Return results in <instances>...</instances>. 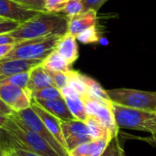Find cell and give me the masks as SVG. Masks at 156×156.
Listing matches in <instances>:
<instances>
[{"label":"cell","instance_id":"obj_16","mask_svg":"<svg viewBox=\"0 0 156 156\" xmlns=\"http://www.w3.org/2000/svg\"><path fill=\"white\" fill-rule=\"evenodd\" d=\"M111 139V136H106L82 144L70 151L69 154V156H101Z\"/></svg>","mask_w":156,"mask_h":156},{"label":"cell","instance_id":"obj_13","mask_svg":"<svg viewBox=\"0 0 156 156\" xmlns=\"http://www.w3.org/2000/svg\"><path fill=\"white\" fill-rule=\"evenodd\" d=\"M31 100L34 101L39 107H41L61 122H69L71 120H75L63 98L55 100Z\"/></svg>","mask_w":156,"mask_h":156},{"label":"cell","instance_id":"obj_36","mask_svg":"<svg viewBox=\"0 0 156 156\" xmlns=\"http://www.w3.org/2000/svg\"><path fill=\"white\" fill-rule=\"evenodd\" d=\"M14 45H0V60L3 59L12 50Z\"/></svg>","mask_w":156,"mask_h":156},{"label":"cell","instance_id":"obj_11","mask_svg":"<svg viewBox=\"0 0 156 156\" xmlns=\"http://www.w3.org/2000/svg\"><path fill=\"white\" fill-rule=\"evenodd\" d=\"M60 92L73 117L78 121L85 122L89 116L82 98L80 96V94L69 86H66L61 89Z\"/></svg>","mask_w":156,"mask_h":156},{"label":"cell","instance_id":"obj_21","mask_svg":"<svg viewBox=\"0 0 156 156\" xmlns=\"http://www.w3.org/2000/svg\"><path fill=\"white\" fill-rule=\"evenodd\" d=\"M84 122L88 126L89 133H90V135L92 140H98V139H101V138H103L106 136L112 137L109 131L96 119H94L92 117H88V119Z\"/></svg>","mask_w":156,"mask_h":156},{"label":"cell","instance_id":"obj_7","mask_svg":"<svg viewBox=\"0 0 156 156\" xmlns=\"http://www.w3.org/2000/svg\"><path fill=\"white\" fill-rule=\"evenodd\" d=\"M61 130L66 149L69 153L77 146L92 141L88 126L84 122L76 119L69 122H61Z\"/></svg>","mask_w":156,"mask_h":156},{"label":"cell","instance_id":"obj_4","mask_svg":"<svg viewBox=\"0 0 156 156\" xmlns=\"http://www.w3.org/2000/svg\"><path fill=\"white\" fill-rule=\"evenodd\" d=\"M112 103L138 110L156 112V91L133 89H114L107 90Z\"/></svg>","mask_w":156,"mask_h":156},{"label":"cell","instance_id":"obj_15","mask_svg":"<svg viewBox=\"0 0 156 156\" xmlns=\"http://www.w3.org/2000/svg\"><path fill=\"white\" fill-rule=\"evenodd\" d=\"M55 50L69 64L72 65L79 58V47L76 37L66 33L57 42Z\"/></svg>","mask_w":156,"mask_h":156},{"label":"cell","instance_id":"obj_5","mask_svg":"<svg viewBox=\"0 0 156 156\" xmlns=\"http://www.w3.org/2000/svg\"><path fill=\"white\" fill-rule=\"evenodd\" d=\"M82 101L89 117H92L100 122L109 131L112 138L119 135L120 129L115 122L112 101H102L89 95L82 97Z\"/></svg>","mask_w":156,"mask_h":156},{"label":"cell","instance_id":"obj_18","mask_svg":"<svg viewBox=\"0 0 156 156\" xmlns=\"http://www.w3.org/2000/svg\"><path fill=\"white\" fill-rule=\"evenodd\" d=\"M41 66L49 71L68 73L71 70L69 65L56 50H53L41 63Z\"/></svg>","mask_w":156,"mask_h":156},{"label":"cell","instance_id":"obj_23","mask_svg":"<svg viewBox=\"0 0 156 156\" xmlns=\"http://www.w3.org/2000/svg\"><path fill=\"white\" fill-rule=\"evenodd\" d=\"M77 40L82 44H93L98 43L100 41L101 36L99 30L97 28V25L92 26L86 30L82 31L76 37Z\"/></svg>","mask_w":156,"mask_h":156},{"label":"cell","instance_id":"obj_24","mask_svg":"<svg viewBox=\"0 0 156 156\" xmlns=\"http://www.w3.org/2000/svg\"><path fill=\"white\" fill-rule=\"evenodd\" d=\"M29 80V71L28 72H22L18 73L10 77H7L0 81V84H10L14 85L25 90H27V83Z\"/></svg>","mask_w":156,"mask_h":156},{"label":"cell","instance_id":"obj_29","mask_svg":"<svg viewBox=\"0 0 156 156\" xmlns=\"http://www.w3.org/2000/svg\"><path fill=\"white\" fill-rule=\"evenodd\" d=\"M71 0H46V11L48 13H61Z\"/></svg>","mask_w":156,"mask_h":156},{"label":"cell","instance_id":"obj_19","mask_svg":"<svg viewBox=\"0 0 156 156\" xmlns=\"http://www.w3.org/2000/svg\"><path fill=\"white\" fill-rule=\"evenodd\" d=\"M67 74L69 78L68 86H69L77 93H79L81 98L84 96H87L88 87L84 79V74H81L80 72L73 70V69L69 70Z\"/></svg>","mask_w":156,"mask_h":156},{"label":"cell","instance_id":"obj_20","mask_svg":"<svg viewBox=\"0 0 156 156\" xmlns=\"http://www.w3.org/2000/svg\"><path fill=\"white\" fill-rule=\"evenodd\" d=\"M84 79L88 87V95L96 99H100L102 101H111L110 98L108 96L107 90H104L101 84L96 81L95 80H93L92 78L84 75Z\"/></svg>","mask_w":156,"mask_h":156},{"label":"cell","instance_id":"obj_40","mask_svg":"<svg viewBox=\"0 0 156 156\" xmlns=\"http://www.w3.org/2000/svg\"><path fill=\"white\" fill-rule=\"evenodd\" d=\"M1 19H2V18H0V20H1Z\"/></svg>","mask_w":156,"mask_h":156},{"label":"cell","instance_id":"obj_38","mask_svg":"<svg viewBox=\"0 0 156 156\" xmlns=\"http://www.w3.org/2000/svg\"><path fill=\"white\" fill-rule=\"evenodd\" d=\"M0 156H8L7 151H5V150L3 149L2 147H0Z\"/></svg>","mask_w":156,"mask_h":156},{"label":"cell","instance_id":"obj_39","mask_svg":"<svg viewBox=\"0 0 156 156\" xmlns=\"http://www.w3.org/2000/svg\"><path fill=\"white\" fill-rule=\"evenodd\" d=\"M7 153H8V156H15V155H14V154H10L9 152H7Z\"/></svg>","mask_w":156,"mask_h":156},{"label":"cell","instance_id":"obj_8","mask_svg":"<svg viewBox=\"0 0 156 156\" xmlns=\"http://www.w3.org/2000/svg\"><path fill=\"white\" fill-rule=\"evenodd\" d=\"M0 99L15 112L31 106L30 92L27 90L10 84H0Z\"/></svg>","mask_w":156,"mask_h":156},{"label":"cell","instance_id":"obj_1","mask_svg":"<svg viewBox=\"0 0 156 156\" xmlns=\"http://www.w3.org/2000/svg\"><path fill=\"white\" fill-rule=\"evenodd\" d=\"M69 17L61 13L40 12L31 19L19 24L10 33L16 42L46 37L63 36L68 33Z\"/></svg>","mask_w":156,"mask_h":156},{"label":"cell","instance_id":"obj_27","mask_svg":"<svg viewBox=\"0 0 156 156\" xmlns=\"http://www.w3.org/2000/svg\"><path fill=\"white\" fill-rule=\"evenodd\" d=\"M18 5L25 8L34 10L37 12H47L46 11V0H13Z\"/></svg>","mask_w":156,"mask_h":156},{"label":"cell","instance_id":"obj_9","mask_svg":"<svg viewBox=\"0 0 156 156\" xmlns=\"http://www.w3.org/2000/svg\"><path fill=\"white\" fill-rule=\"evenodd\" d=\"M40 12L23 7L13 0H0V18L16 21L22 24Z\"/></svg>","mask_w":156,"mask_h":156},{"label":"cell","instance_id":"obj_33","mask_svg":"<svg viewBox=\"0 0 156 156\" xmlns=\"http://www.w3.org/2000/svg\"><path fill=\"white\" fill-rule=\"evenodd\" d=\"M15 112L0 99V115L3 116H11Z\"/></svg>","mask_w":156,"mask_h":156},{"label":"cell","instance_id":"obj_14","mask_svg":"<svg viewBox=\"0 0 156 156\" xmlns=\"http://www.w3.org/2000/svg\"><path fill=\"white\" fill-rule=\"evenodd\" d=\"M98 17L97 12L94 10L84 11L83 13L69 18L68 23V33L77 37L80 33L86 30L87 28L97 25Z\"/></svg>","mask_w":156,"mask_h":156},{"label":"cell","instance_id":"obj_28","mask_svg":"<svg viewBox=\"0 0 156 156\" xmlns=\"http://www.w3.org/2000/svg\"><path fill=\"white\" fill-rule=\"evenodd\" d=\"M48 74L50 75V77L52 79L54 87H56L57 89H58L60 90L64 87L68 86L69 78H68V74L67 73H64V72H55V71H49V70H48Z\"/></svg>","mask_w":156,"mask_h":156},{"label":"cell","instance_id":"obj_25","mask_svg":"<svg viewBox=\"0 0 156 156\" xmlns=\"http://www.w3.org/2000/svg\"><path fill=\"white\" fill-rule=\"evenodd\" d=\"M101 156H125L123 148L119 139V135L111 139Z\"/></svg>","mask_w":156,"mask_h":156},{"label":"cell","instance_id":"obj_32","mask_svg":"<svg viewBox=\"0 0 156 156\" xmlns=\"http://www.w3.org/2000/svg\"><path fill=\"white\" fill-rule=\"evenodd\" d=\"M16 43V39L10 35V33L0 35V45H14Z\"/></svg>","mask_w":156,"mask_h":156},{"label":"cell","instance_id":"obj_30","mask_svg":"<svg viewBox=\"0 0 156 156\" xmlns=\"http://www.w3.org/2000/svg\"><path fill=\"white\" fill-rule=\"evenodd\" d=\"M18 26H19V23H17L16 21L6 20V19H1L0 20V35L11 33Z\"/></svg>","mask_w":156,"mask_h":156},{"label":"cell","instance_id":"obj_31","mask_svg":"<svg viewBox=\"0 0 156 156\" xmlns=\"http://www.w3.org/2000/svg\"><path fill=\"white\" fill-rule=\"evenodd\" d=\"M107 0H82L85 7V11L94 10L96 12L100 10V8L103 5V4Z\"/></svg>","mask_w":156,"mask_h":156},{"label":"cell","instance_id":"obj_17","mask_svg":"<svg viewBox=\"0 0 156 156\" xmlns=\"http://www.w3.org/2000/svg\"><path fill=\"white\" fill-rule=\"evenodd\" d=\"M49 86H54L52 79L48 70L45 69L41 64L36 66L29 71V80L27 87L29 92H33Z\"/></svg>","mask_w":156,"mask_h":156},{"label":"cell","instance_id":"obj_35","mask_svg":"<svg viewBox=\"0 0 156 156\" xmlns=\"http://www.w3.org/2000/svg\"><path fill=\"white\" fill-rule=\"evenodd\" d=\"M7 152H9L10 154H14L15 156H42L26 150H21V149H10Z\"/></svg>","mask_w":156,"mask_h":156},{"label":"cell","instance_id":"obj_6","mask_svg":"<svg viewBox=\"0 0 156 156\" xmlns=\"http://www.w3.org/2000/svg\"><path fill=\"white\" fill-rule=\"evenodd\" d=\"M14 114L24 122L31 131L37 133L41 136L59 156H69L68 151L55 139V137L49 133L47 129L41 119L37 116V114L33 111L31 106L26 110L20 111L18 112H14Z\"/></svg>","mask_w":156,"mask_h":156},{"label":"cell","instance_id":"obj_2","mask_svg":"<svg viewBox=\"0 0 156 156\" xmlns=\"http://www.w3.org/2000/svg\"><path fill=\"white\" fill-rule=\"evenodd\" d=\"M115 122L119 129L156 133V112L133 109L112 103Z\"/></svg>","mask_w":156,"mask_h":156},{"label":"cell","instance_id":"obj_12","mask_svg":"<svg viewBox=\"0 0 156 156\" xmlns=\"http://www.w3.org/2000/svg\"><path fill=\"white\" fill-rule=\"evenodd\" d=\"M31 108L37 114V116L41 119V121L43 122V123L45 124L47 129L49 131V133L66 149V144H65V141H64L62 130H61V121L58 120V118H56L55 116H53L52 114L48 113L47 111H45L41 107H39L32 100H31Z\"/></svg>","mask_w":156,"mask_h":156},{"label":"cell","instance_id":"obj_3","mask_svg":"<svg viewBox=\"0 0 156 156\" xmlns=\"http://www.w3.org/2000/svg\"><path fill=\"white\" fill-rule=\"evenodd\" d=\"M59 37V36H52L16 42L12 50L3 59L43 61L53 50H55Z\"/></svg>","mask_w":156,"mask_h":156},{"label":"cell","instance_id":"obj_34","mask_svg":"<svg viewBox=\"0 0 156 156\" xmlns=\"http://www.w3.org/2000/svg\"><path fill=\"white\" fill-rule=\"evenodd\" d=\"M132 138L140 140L142 142H144V143L150 144L153 147H156V133L155 134H151L150 136H147V137H136V136L134 137V136H132Z\"/></svg>","mask_w":156,"mask_h":156},{"label":"cell","instance_id":"obj_26","mask_svg":"<svg viewBox=\"0 0 156 156\" xmlns=\"http://www.w3.org/2000/svg\"><path fill=\"white\" fill-rule=\"evenodd\" d=\"M84 11H85V7L82 0H71L67 4L65 8L62 10L61 14L65 15L69 18L77 15H80Z\"/></svg>","mask_w":156,"mask_h":156},{"label":"cell","instance_id":"obj_10","mask_svg":"<svg viewBox=\"0 0 156 156\" xmlns=\"http://www.w3.org/2000/svg\"><path fill=\"white\" fill-rule=\"evenodd\" d=\"M42 63L41 60H24V59H1L0 60V81L7 77L28 72L36 66Z\"/></svg>","mask_w":156,"mask_h":156},{"label":"cell","instance_id":"obj_22","mask_svg":"<svg viewBox=\"0 0 156 156\" xmlns=\"http://www.w3.org/2000/svg\"><path fill=\"white\" fill-rule=\"evenodd\" d=\"M31 99L34 100H55L63 98L58 89L54 86H49L33 92H30Z\"/></svg>","mask_w":156,"mask_h":156},{"label":"cell","instance_id":"obj_37","mask_svg":"<svg viewBox=\"0 0 156 156\" xmlns=\"http://www.w3.org/2000/svg\"><path fill=\"white\" fill-rule=\"evenodd\" d=\"M8 120H9V116H3V115H0V128H2V127L7 122Z\"/></svg>","mask_w":156,"mask_h":156}]
</instances>
